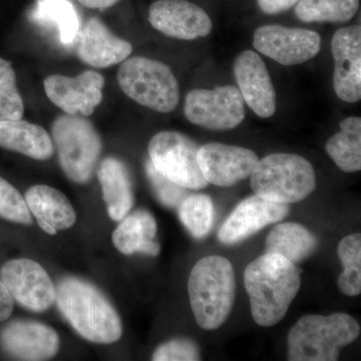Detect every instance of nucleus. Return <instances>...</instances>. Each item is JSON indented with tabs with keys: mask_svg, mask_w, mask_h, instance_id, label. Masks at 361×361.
I'll list each match as a JSON object with an SVG mask.
<instances>
[{
	"mask_svg": "<svg viewBox=\"0 0 361 361\" xmlns=\"http://www.w3.org/2000/svg\"><path fill=\"white\" fill-rule=\"evenodd\" d=\"M244 284L254 322L270 327L283 319L298 294L300 271L283 256L265 253L247 266Z\"/></svg>",
	"mask_w": 361,
	"mask_h": 361,
	"instance_id": "nucleus-1",
	"label": "nucleus"
},
{
	"mask_svg": "<svg viewBox=\"0 0 361 361\" xmlns=\"http://www.w3.org/2000/svg\"><path fill=\"white\" fill-rule=\"evenodd\" d=\"M59 310L73 329L94 343L110 344L123 334L120 316L94 285L78 278L61 280L56 288Z\"/></svg>",
	"mask_w": 361,
	"mask_h": 361,
	"instance_id": "nucleus-2",
	"label": "nucleus"
},
{
	"mask_svg": "<svg viewBox=\"0 0 361 361\" xmlns=\"http://www.w3.org/2000/svg\"><path fill=\"white\" fill-rule=\"evenodd\" d=\"M188 292L199 326L209 331L219 329L229 317L236 295L231 262L218 255L200 259L190 273Z\"/></svg>",
	"mask_w": 361,
	"mask_h": 361,
	"instance_id": "nucleus-3",
	"label": "nucleus"
},
{
	"mask_svg": "<svg viewBox=\"0 0 361 361\" xmlns=\"http://www.w3.org/2000/svg\"><path fill=\"white\" fill-rule=\"evenodd\" d=\"M360 334V324L346 313L305 315L289 331L287 358L290 361H336L341 348L355 341Z\"/></svg>",
	"mask_w": 361,
	"mask_h": 361,
	"instance_id": "nucleus-4",
	"label": "nucleus"
},
{
	"mask_svg": "<svg viewBox=\"0 0 361 361\" xmlns=\"http://www.w3.org/2000/svg\"><path fill=\"white\" fill-rule=\"evenodd\" d=\"M250 185L259 197L280 204L304 200L316 188L312 165L294 154H271L258 160L250 175Z\"/></svg>",
	"mask_w": 361,
	"mask_h": 361,
	"instance_id": "nucleus-5",
	"label": "nucleus"
},
{
	"mask_svg": "<svg viewBox=\"0 0 361 361\" xmlns=\"http://www.w3.org/2000/svg\"><path fill=\"white\" fill-rule=\"evenodd\" d=\"M118 82L130 99L159 113H171L179 104L177 78L167 65L155 59H125L118 71Z\"/></svg>",
	"mask_w": 361,
	"mask_h": 361,
	"instance_id": "nucleus-6",
	"label": "nucleus"
},
{
	"mask_svg": "<svg viewBox=\"0 0 361 361\" xmlns=\"http://www.w3.org/2000/svg\"><path fill=\"white\" fill-rule=\"evenodd\" d=\"M52 135L63 172L73 182L87 183L102 152L101 139L92 123L82 116L66 114L54 121Z\"/></svg>",
	"mask_w": 361,
	"mask_h": 361,
	"instance_id": "nucleus-7",
	"label": "nucleus"
},
{
	"mask_svg": "<svg viewBox=\"0 0 361 361\" xmlns=\"http://www.w3.org/2000/svg\"><path fill=\"white\" fill-rule=\"evenodd\" d=\"M199 148L187 135L165 130L154 135L149 141V161L161 175L179 186L203 189L209 183L199 166Z\"/></svg>",
	"mask_w": 361,
	"mask_h": 361,
	"instance_id": "nucleus-8",
	"label": "nucleus"
},
{
	"mask_svg": "<svg viewBox=\"0 0 361 361\" xmlns=\"http://www.w3.org/2000/svg\"><path fill=\"white\" fill-rule=\"evenodd\" d=\"M184 111L189 122L214 130L235 129L245 118L243 97L233 85L192 90Z\"/></svg>",
	"mask_w": 361,
	"mask_h": 361,
	"instance_id": "nucleus-9",
	"label": "nucleus"
},
{
	"mask_svg": "<svg viewBox=\"0 0 361 361\" xmlns=\"http://www.w3.org/2000/svg\"><path fill=\"white\" fill-rule=\"evenodd\" d=\"M0 280L13 300L33 312L49 310L56 299V289L42 266L30 259H14L0 269Z\"/></svg>",
	"mask_w": 361,
	"mask_h": 361,
	"instance_id": "nucleus-10",
	"label": "nucleus"
},
{
	"mask_svg": "<svg viewBox=\"0 0 361 361\" xmlns=\"http://www.w3.org/2000/svg\"><path fill=\"white\" fill-rule=\"evenodd\" d=\"M320 44V35L313 30L278 25L260 26L253 37L256 51L286 66L310 61L319 52Z\"/></svg>",
	"mask_w": 361,
	"mask_h": 361,
	"instance_id": "nucleus-11",
	"label": "nucleus"
},
{
	"mask_svg": "<svg viewBox=\"0 0 361 361\" xmlns=\"http://www.w3.org/2000/svg\"><path fill=\"white\" fill-rule=\"evenodd\" d=\"M44 87L49 101L68 115L89 116L103 101L104 78L94 71L75 78L52 75L45 78Z\"/></svg>",
	"mask_w": 361,
	"mask_h": 361,
	"instance_id": "nucleus-12",
	"label": "nucleus"
},
{
	"mask_svg": "<svg viewBox=\"0 0 361 361\" xmlns=\"http://www.w3.org/2000/svg\"><path fill=\"white\" fill-rule=\"evenodd\" d=\"M149 21L163 35L182 40L205 37L213 28L208 13L188 0H157L149 6Z\"/></svg>",
	"mask_w": 361,
	"mask_h": 361,
	"instance_id": "nucleus-13",
	"label": "nucleus"
},
{
	"mask_svg": "<svg viewBox=\"0 0 361 361\" xmlns=\"http://www.w3.org/2000/svg\"><path fill=\"white\" fill-rule=\"evenodd\" d=\"M259 159L251 149L210 142L200 147L198 163L207 182L231 187L251 175Z\"/></svg>",
	"mask_w": 361,
	"mask_h": 361,
	"instance_id": "nucleus-14",
	"label": "nucleus"
},
{
	"mask_svg": "<svg viewBox=\"0 0 361 361\" xmlns=\"http://www.w3.org/2000/svg\"><path fill=\"white\" fill-rule=\"evenodd\" d=\"M331 51L337 97L346 103H357L361 99L360 26H346L337 30L332 39Z\"/></svg>",
	"mask_w": 361,
	"mask_h": 361,
	"instance_id": "nucleus-15",
	"label": "nucleus"
},
{
	"mask_svg": "<svg viewBox=\"0 0 361 361\" xmlns=\"http://www.w3.org/2000/svg\"><path fill=\"white\" fill-rule=\"evenodd\" d=\"M287 204L276 203L259 197H248L238 204L218 231V240L225 245L243 241L263 228L288 215Z\"/></svg>",
	"mask_w": 361,
	"mask_h": 361,
	"instance_id": "nucleus-16",
	"label": "nucleus"
},
{
	"mask_svg": "<svg viewBox=\"0 0 361 361\" xmlns=\"http://www.w3.org/2000/svg\"><path fill=\"white\" fill-rule=\"evenodd\" d=\"M234 75L244 101L260 118L276 111V92L269 71L255 51H244L234 61Z\"/></svg>",
	"mask_w": 361,
	"mask_h": 361,
	"instance_id": "nucleus-17",
	"label": "nucleus"
},
{
	"mask_svg": "<svg viewBox=\"0 0 361 361\" xmlns=\"http://www.w3.org/2000/svg\"><path fill=\"white\" fill-rule=\"evenodd\" d=\"M0 342L8 355L21 360H47L59 348V337L54 329L30 320L7 324L0 334Z\"/></svg>",
	"mask_w": 361,
	"mask_h": 361,
	"instance_id": "nucleus-18",
	"label": "nucleus"
},
{
	"mask_svg": "<svg viewBox=\"0 0 361 361\" xmlns=\"http://www.w3.org/2000/svg\"><path fill=\"white\" fill-rule=\"evenodd\" d=\"M132 51V44L114 35L99 18L87 20L80 32L78 58L94 68L118 65L129 58Z\"/></svg>",
	"mask_w": 361,
	"mask_h": 361,
	"instance_id": "nucleus-19",
	"label": "nucleus"
},
{
	"mask_svg": "<svg viewBox=\"0 0 361 361\" xmlns=\"http://www.w3.org/2000/svg\"><path fill=\"white\" fill-rule=\"evenodd\" d=\"M157 223L151 213L135 211L121 220L113 233V243L121 253L158 256L161 247L156 241Z\"/></svg>",
	"mask_w": 361,
	"mask_h": 361,
	"instance_id": "nucleus-20",
	"label": "nucleus"
},
{
	"mask_svg": "<svg viewBox=\"0 0 361 361\" xmlns=\"http://www.w3.org/2000/svg\"><path fill=\"white\" fill-rule=\"evenodd\" d=\"M0 147L44 161L54 155V144L49 133L26 121H2L0 122Z\"/></svg>",
	"mask_w": 361,
	"mask_h": 361,
	"instance_id": "nucleus-21",
	"label": "nucleus"
},
{
	"mask_svg": "<svg viewBox=\"0 0 361 361\" xmlns=\"http://www.w3.org/2000/svg\"><path fill=\"white\" fill-rule=\"evenodd\" d=\"M99 179L109 215L114 221L122 220L134 203L129 171L118 159L106 158L99 167Z\"/></svg>",
	"mask_w": 361,
	"mask_h": 361,
	"instance_id": "nucleus-22",
	"label": "nucleus"
},
{
	"mask_svg": "<svg viewBox=\"0 0 361 361\" xmlns=\"http://www.w3.org/2000/svg\"><path fill=\"white\" fill-rule=\"evenodd\" d=\"M25 202L37 221H44L56 230H66L75 225V209L65 195L47 185H37L28 190Z\"/></svg>",
	"mask_w": 361,
	"mask_h": 361,
	"instance_id": "nucleus-23",
	"label": "nucleus"
},
{
	"mask_svg": "<svg viewBox=\"0 0 361 361\" xmlns=\"http://www.w3.org/2000/svg\"><path fill=\"white\" fill-rule=\"evenodd\" d=\"M318 241L307 229L298 223H281L273 228L266 239V253L283 256L294 265L303 262L314 253Z\"/></svg>",
	"mask_w": 361,
	"mask_h": 361,
	"instance_id": "nucleus-24",
	"label": "nucleus"
},
{
	"mask_svg": "<svg viewBox=\"0 0 361 361\" xmlns=\"http://www.w3.org/2000/svg\"><path fill=\"white\" fill-rule=\"evenodd\" d=\"M339 127L341 132L327 141L326 152L343 172H358L361 169V118L349 116Z\"/></svg>",
	"mask_w": 361,
	"mask_h": 361,
	"instance_id": "nucleus-25",
	"label": "nucleus"
},
{
	"mask_svg": "<svg viewBox=\"0 0 361 361\" xmlns=\"http://www.w3.org/2000/svg\"><path fill=\"white\" fill-rule=\"evenodd\" d=\"M360 8V0H300L295 14L303 23H346Z\"/></svg>",
	"mask_w": 361,
	"mask_h": 361,
	"instance_id": "nucleus-26",
	"label": "nucleus"
},
{
	"mask_svg": "<svg viewBox=\"0 0 361 361\" xmlns=\"http://www.w3.org/2000/svg\"><path fill=\"white\" fill-rule=\"evenodd\" d=\"M35 18L42 23H54L63 44L73 42L80 32L78 13L70 0H39Z\"/></svg>",
	"mask_w": 361,
	"mask_h": 361,
	"instance_id": "nucleus-27",
	"label": "nucleus"
},
{
	"mask_svg": "<svg viewBox=\"0 0 361 361\" xmlns=\"http://www.w3.org/2000/svg\"><path fill=\"white\" fill-rule=\"evenodd\" d=\"M338 257L343 272L338 278V287L346 296H357L361 293V235H348L338 245Z\"/></svg>",
	"mask_w": 361,
	"mask_h": 361,
	"instance_id": "nucleus-28",
	"label": "nucleus"
},
{
	"mask_svg": "<svg viewBox=\"0 0 361 361\" xmlns=\"http://www.w3.org/2000/svg\"><path fill=\"white\" fill-rule=\"evenodd\" d=\"M179 217L194 238H204L212 230L215 219L212 199L204 194L186 197L180 203Z\"/></svg>",
	"mask_w": 361,
	"mask_h": 361,
	"instance_id": "nucleus-29",
	"label": "nucleus"
},
{
	"mask_svg": "<svg viewBox=\"0 0 361 361\" xmlns=\"http://www.w3.org/2000/svg\"><path fill=\"white\" fill-rule=\"evenodd\" d=\"M25 104L18 87L13 65L0 58V122L20 120Z\"/></svg>",
	"mask_w": 361,
	"mask_h": 361,
	"instance_id": "nucleus-30",
	"label": "nucleus"
},
{
	"mask_svg": "<svg viewBox=\"0 0 361 361\" xmlns=\"http://www.w3.org/2000/svg\"><path fill=\"white\" fill-rule=\"evenodd\" d=\"M0 216L4 219L23 225L32 223L30 209L20 192L0 177Z\"/></svg>",
	"mask_w": 361,
	"mask_h": 361,
	"instance_id": "nucleus-31",
	"label": "nucleus"
},
{
	"mask_svg": "<svg viewBox=\"0 0 361 361\" xmlns=\"http://www.w3.org/2000/svg\"><path fill=\"white\" fill-rule=\"evenodd\" d=\"M146 173L159 200L167 207H177L186 198V189L161 175L151 161L146 163Z\"/></svg>",
	"mask_w": 361,
	"mask_h": 361,
	"instance_id": "nucleus-32",
	"label": "nucleus"
},
{
	"mask_svg": "<svg viewBox=\"0 0 361 361\" xmlns=\"http://www.w3.org/2000/svg\"><path fill=\"white\" fill-rule=\"evenodd\" d=\"M154 361L201 360L200 349L190 339H174L161 344L154 353Z\"/></svg>",
	"mask_w": 361,
	"mask_h": 361,
	"instance_id": "nucleus-33",
	"label": "nucleus"
},
{
	"mask_svg": "<svg viewBox=\"0 0 361 361\" xmlns=\"http://www.w3.org/2000/svg\"><path fill=\"white\" fill-rule=\"evenodd\" d=\"M300 0H257L259 8L266 14H278L288 11Z\"/></svg>",
	"mask_w": 361,
	"mask_h": 361,
	"instance_id": "nucleus-34",
	"label": "nucleus"
},
{
	"mask_svg": "<svg viewBox=\"0 0 361 361\" xmlns=\"http://www.w3.org/2000/svg\"><path fill=\"white\" fill-rule=\"evenodd\" d=\"M13 310V298L7 290L6 285L0 280V322L11 317Z\"/></svg>",
	"mask_w": 361,
	"mask_h": 361,
	"instance_id": "nucleus-35",
	"label": "nucleus"
},
{
	"mask_svg": "<svg viewBox=\"0 0 361 361\" xmlns=\"http://www.w3.org/2000/svg\"><path fill=\"white\" fill-rule=\"evenodd\" d=\"M78 1L82 6L87 7V8L101 9V11H103V9L115 6L121 0H78Z\"/></svg>",
	"mask_w": 361,
	"mask_h": 361,
	"instance_id": "nucleus-36",
	"label": "nucleus"
},
{
	"mask_svg": "<svg viewBox=\"0 0 361 361\" xmlns=\"http://www.w3.org/2000/svg\"><path fill=\"white\" fill-rule=\"evenodd\" d=\"M37 223H39V227L42 228L44 232H47V234L56 235V232H58V230H56L54 226L49 224V223H45L44 221H37Z\"/></svg>",
	"mask_w": 361,
	"mask_h": 361,
	"instance_id": "nucleus-37",
	"label": "nucleus"
}]
</instances>
